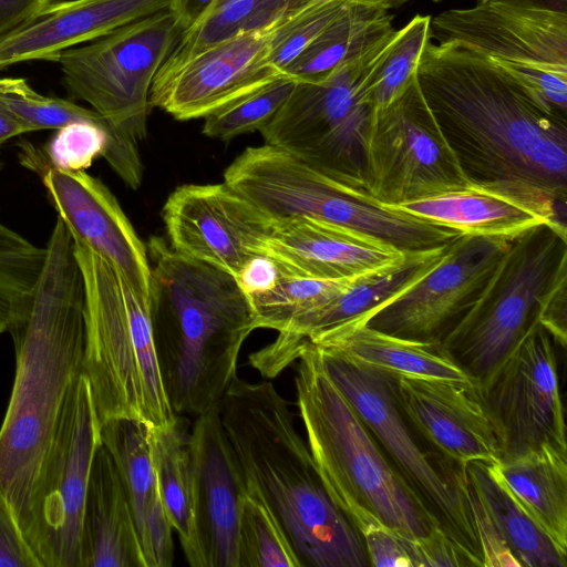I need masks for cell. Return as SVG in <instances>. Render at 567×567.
<instances>
[{
    "mask_svg": "<svg viewBox=\"0 0 567 567\" xmlns=\"http://www.w3.org/2000/svg\"><path fill=\"white\" fill-rule=\"evenodd\" d=\"M416 76L470 186L566 228L567 114L454 41L429 42Z\"/></svg>",
    "mask_w": 567,
    "mask_h": 567,
    "instance_id": "6da1fadb",
    "label": "cell"
},
{
    "mask_svg": "<svg viewBox=\"0 0 567 567\" xmlns=\"http://www.w3.org/2000/svg\"><path fill=\"white\" fill-rule=\"evenodd\" d=\"M32 301L12 322L16 371L0 427V497L27 529L40 467L68 391L82 372L84 284L73 237L56 217Z\"/></svg>",
    "mask_w": 567,
    "mask_h": 567,
    "instance_id": "7a4b0ae2",
    "label": "cell"
},
{
    "mask_svg": "<svg viewBox=\"0 0 567 567\" xmlns=\"http://www.w3.org/2000/svg\"><path fill=\"white\" fill-rule=\"evenodd\" d=\"M220 420L245 484L270 507L302 567L370 566L361 535L326 492L289 402L236 375Z\"/></svg>",
    "mask_w": 567,
    "mask_h": 567,
    "instance_id": "3957f363",
    "label": "cell"
},
{
    "mask_svg": "<svg viewBox=\"0 0 567 567\" xmlns=\"http://www.w3.org/2000/svg\"><path fill=\"white\" fill-rule=\"evenodd\" d=\"M151 319L161 374L176 414L220 405L240 350L256 330L234 276L188 258L159 237L147 245Z\"/></svg>",
    "mask_w": 567,
    "mask_h": 567,
    "instance_id": "277c9868",
    "label": "cell"
},
{
    "mask_svg": "<svg viewBox=\"0 0 567 567\" xmlns=\"http://www.w3.org/2000/svg\"><path fill=\"white\" fill-rule=\"evenodd\" d=\"M295 388L320 481L360 535L371 526L384 524L404 538L416 539L435 526L442 527L388 462L310 342L299 354Z\"/></svg>",
    "mask_w": 567,
    "mask_h": 567,
    "instance_id": "5b68a950",
    "label": "cell"
},
{
    "mask_svg": "<svg viewBox=\"0 0 567 567\" xmlns=\"http://www.w3.org/2000/svg\"><path fill=\"white\" fill-rule=\"evenodd\" d=\"M73 240L84 284L82 373L101 423L132 419L153 427L172 425L178 414L164 388L150 302L106 260Z\"/></svg>",
    "mask_w": 567,
    "mask_h": 567,
    "instance_id": "8992f818",
    "label": "cell"
},
{
    "mask_svg": "<svg viewBox=\"0 0 567 567\" xmlns=\"http://www.w3.org/2000/svg\"><path fill=\"white\" fill-rule=\"evenodd\" d=\"M224 182L271 220L308 218L373 237L403 254L447 247L463 233L378 203L364 188L337 181L293 154L248 147Z\"/></svg>",
    "mask_w": 567,
    "mask_h": 567,
    "instance_id": "52a82bcc",
    "label": "cell"
},
{
    "mask_svg": "<svg viewBox=\"0 0 567 567\" xmlns=\"http://www.w3.org/2000/svg\"><path fill=\"white\" fill-rule=\"evenodd\" d=\"M396 31L327 78L296 81L289 97L260 131L265 144L293 154L337 181L365 189L364 153L374 115L370 84Z\"/></svg>",
    "mask_w": 567,
    "mask_h": 567,
    "instance_id": "ba28073f",
    "label": "cell"
},
{
    "mask_svg": "<svg viewBox=\"0 0 567 567\" xmlns=\"http://www.w3.org/2000/svg\"><path fill=\"white\" fill-rule=\"evenodd\" d=\"M566 228L545 223L511 239L484 289L441 340L483 384L517 344L545 292L567 266Z\"/></svg>",
    "mask_w": 567,
    "mask_h": 567,
    "instance_id": "9c48e42d",
    "label": "cell"
},
{
    "mask_svg": "<svg viewBox=\"0 0 567 567\" xmlns=\"http://www.w3.org/2000/svg\"><path fill=\"white\" fill-rule=\"evenodd\" d=\"M182 32L166 9L64 51L58 63L69 100L86 102L117 131L144 140L154 78Z\"/></svg>",
    "mask_w": 567,
    "mask_h": 567,
    "instance_id": "30bf717a",
    "label": "cell"
},
{
    "mask_svg": "<svg viewBox=\"0 0 567 567\" xmlns=\"http://www.w3.org/2000/svg\"><path fill=\"white\" fill-rule=\"evenodd\" d=\"M318 351L328 374L390 455L402 478L435 515L471 564L482 566L464 473L460 468L437 467L420 449L399 408L393 377Z\"/></svg>",
    "mask_w": 567,
    "mask_h": 567,
    "instance_id": "8fae6325",
    "label": "cell"
},
{
    "mask_svg": "<svg viewBox=\"0 0 567 567\" xmlns=\"http://www.w3.org/2000/svg\"><path fill=\"white\" fill-rule=\"evenodd\" d=\"M102 423L81 372L65 396L34 487L24 536L42 567H78L85 495Z\"/></svg>",
    "mask_w": 567,
    "mask_h": 567,
    "instance_id": "7c38bea8",
    "label": "cell"
},
{
    "mask_svg": "<svg viewBox=\"0 0 567 567\" xmlns=\"http://www.w3.org/2000/svg\"><path fill=\"white\" fill-rule=\"evenodd\" d=\"M363 175L367 192L385 206L471 187L416 75L396 100L374 111Z\"/></svg>",
    "mask_w": 567,
    "mask_h": 567,
    "instance_id": "4fadbf2b",
    "label": "cell"
},
{
    "mask_svg": "<svg viewBox=\"0 0 567 567\" xmlns=\"http://www.w3.org/2000/svg\"><path fill=\"white\" fill-rule=\"evenodd\" d=\"M553 342L536 318L498 368L480 385L502 441V458L543 445L567 452Z\"/></svg>",
    "mask_w": 567,
    "mask_h": 567,
    "instance_id": "5bb4252c",
    "label": "cell"
},
{
    "mask_svg": "<svg viewBox=\"0 0 567 567\" xmlns=\"http://www.w3.org/2000/svg\"><path fill=\"white\" fill-rule=\"evenodd\" d=\"M430 33L496 62L567 74V0H482L431 18Z\"/></svg>",
    "mask_w": 567,
    "mask_h": 567,
    "instance_id": "9a60e30c",
    "label": "cell"
},
{
    "mask_svg": "<svg viewBox=\"0 0 567 567\" xmlns=\"http://www.w3.org/2000/svg\"><path fill=\"white\" fill-rule=\"evenodd\" d=\"M509 241L462 234L432 270L364 322L395 337L441 342L473 306Z\"/></svg>",
    "mask_w": 567,
    "mask_h": 567,
    "instance_id": "2e32d148",
    "label": "cell"
},
{
    "mask_svg": "<svg viewBox=\"0 0 567 567\" xmlns=\"http://www.w3.org/2000/svg\"><path fill=\"white\" fill-rule=\"evenodd\" d=\"M171 247L235 278L256 256L272 221L227 183L186 184L163 206Z\"/></svg>",
    "mask_w": 567,
    "mask_h": 567,
    "instance_id": "e0dca14e",
    "label": "cell"
},
{
    "mask_svg": "<svg viewBox=\"0 0 567 567\" xmlns=\"http://www.w3.org/2000/svg\"><path fill=\"white\" fill-rule=\"evenodd\" d=\"M276 24L234 35L181 63L162 65L151 87V106L179 121L204 118L281 76L268 61Z\"/></svg>",
    "mask_w": 567,
    "mask_h": 567,
    "instance_id": "ac0fdd59",
    "label": "cell"
},
{
    "mask_svg": "<svg viewBox=\"0 0 567 567\" xmlns=\"http://www.w3.org/2000/svg\"><path fill=\"white\" fill-rule=\"evenodd\" d=\"M405 420L456 467L496 464L502 441L476 381L393 377Z\"/></svg>",
    "mask_w": 567,
    "mask_h": 567,
    "instance_id": "d6986e66",
    "label": "cell"
},
{
    "mask_svg": "<svg viewBox=\"0 0 567 567\" xmlns=\"http://www.w3.org/2000/svg\"><path fill=\"white\" fill-rule=\"evenodd\" d=\"M42 182L73 239L106 260L150 302L152 278L146 246L109 187L85 171L52 167L44 171Z\"/></svg>",
    "mask_w": 567,
    "mask_h": 567,
    "instance_id": "ffe728a7",
    "label": "cell"
},
{
    "mask_svg": "<svg viewBox=\"0 0 567 567\" xmlns=\"http://www.w3.org/2000/svg\"><path fill=\"white\" fill-rule=\"evenodd\" d=\"M447 247L405 254L393 264L352 279L333 298L295 318L272 342L249 354L250 365L265 378H276L298 360L306 341L347 322L365 321L432 270Z\"/></svg>",
    "mask_w": 567,
    "mask_h": 567,
    "instance_id": "44dd1931",
    "label": "cell"
},
{
    "mask_svg": "<svg viewBox=\"0 0 567 567\" xmlns=\"http://www.w3.org/2000/svg\"><path fill=\"white\" fill-rule=\"evenodd\" d=\"M189 446L202 567H238V508L245 480L221 424L220 405L197 415Z\"/></svg>",
    "mask_w": 567,
    "mask_h": 567,
    "instance_id": "7402d4cb",
    "label": "cell"
},
{
    "mask_svg": "<svg viewBox=\"0 0 567 567\" xmlns=\"http://www.w3.org/2000/svg\"><path fill=\"white\" fill-rule=\"evenodd\" d=\"M169 2L171 0L52 1L31 20L0 37V71L34 60L58 63L64 51L166 10Z\"/></svg>",
    "mask_w": 567,
    "mask_h": 567,
    "instance_id": "603a6c76",
    "label": "cell"
},
{
    "mask_svg": "<svg viewBox=\"0 0 567 567\" xmlns=\"http://www.w3.org/2000/svg\"><path fill=\"white\" fill-rule=\"evenodd\" d=\"M262 254L282 269L327 280L353 279L405 254L359 231L308 218L271 220Z\"/></svg>",
    "mask_w": 567,
    "mask_h": 567,
    "instance_id": "cb8c5ba5",
    "label": "cell"
},
{
    "mask_svg": "<svg viewBox=\"0 0 567 567\" xmlns=\"http://www.w3.org/2000/svg\"><path fill=\"white\" fill-rule=\"evenodd\" d=\"M153 426L132 419L102 424V445L118 471L146 567H171L173 527L159 494L152 449Z\"/></svg>",
    "mask_w": 567,
    "mask_h": 567,
    "instance_id": "d4e9b609",
    "label": "cell"
},
{
    "mask_svg": "<svg viewBox=\"0 0 567 567\" xmlns=\"http://www.w3.org/2000/svg\"><path fill=\"white\" fill-rule=\"evenodd\" d=\"M78 567H146L118 471L103 445L91 467Z\"/></svg>",
    "mask_w": 567,
    "mask_h": 567,
    "instance_id": "484cf974",
    "label": "cell"
},
{
    "mask_svg": "<svg viewBox=\"0 0 567 567\" xmlns=\"http://www.w3.org/2000/svg\"><path fill=\"white\" fill-rule=\"evenodd\" d=\"M306 342L391 377L476 381L441 342L395 337L369 327L363 320L347 322Z\"/></svg>",
    "mask_w": 567,
    "mask_h": 567,
    "instance_id": "4316f807",
    "label": "cell"
},
{
    "mask_svg": "<svg viewBox=\"0 0 567 567\" xmlns=\"http://www.w3.org/2000/svg\"><path fill=\"white\" fill-rule=\"evenodd\" d=\"M491 466L526 514L567 555V452L543 445Z\"/></svg>",
    "mask_w": 567,
    "mask_h": 567,
    "instance_id": "83f0119b",
    "label": "cell"
},
{
    "mask_svg": "<svg viewBox=\"0 0 567 567\" xmlns=\"http://www.w3.org/2000/svg\"><path fill=\"white\" fill-rule=\"evenodd\" d=\"M392 207L419 218L454 228L463 234L507 240L535 226L545 223L551 224L518 202L473 187Z\"/></svg>",
    "mask_w": 567,
    "mask_h": 567,
    "instance_id": "f1b7e54d",
    "label": "cell"
},
{
    "mask_svg": "<svg viewBox=\"0 0 567 567\" xmlns=\"http://www.w3.org/2000/svg\"><path fill=\"white\" fill-rule=\"evenodd\" d=\"M393 14L365 3H352L282 72L295 81H316L330 75L390 34Z\"/></svg>",
    "mask_w": 567,
    "mask_h": 567,
    "instance_id": "f546056e",
    "label": "cell"
},
{
    "mask_svg": "<svg viewBox=\"0 0 567 567\" xmlns=\"http://www.w3.org/2000/svg\"><path fill=\"white\" fill-rule=\"evenodd\" d=\"M190 430L177 415L165 427H153V461L162 502L188 565L202 567L196 537Z\"/></svg>",
    "mask_w": 567,
    "mask_h": 567,
    "instance_id": "4dcf8cb0",
    "label": "cell"
},
{
    "mask_svg": "<svg viewBox=\"0 0 567 567\" xmlns=\"http://www.w3.org/2000/svg\"><path fill=\"white\" fill-rule=\"evenodd\" d=\"M462 470L522 567L567 566V555L526 514L491 464L472 462Z\"/></svg>",
    "mask_w": 567,
    "mask_h": 567,
    "instance_id": "1f68e13d",
    "label": "cell"
},
{
    "mask_svg": "<svg viewBox=\"0 0 567 567\" xmlns=\"http://www.w3.org/2000/svg\"><path fill=\"white\" fill-rule=\"evenodd\" d=\"M307 1L214 0L182 35L163 65H174L200 51L245 32L267 29Z\"/></svg>",
    "mask_w": 567,
    "mask_h": 567,
    "instance_id": "d6a6232c",
    "label": "cell"
},
{
    "mask_svg": "<svg viewBox=\"0 0 567 567\" xmlns=\"http://www.w3.org/2000/svg\"><path fill=\"white\" fill-rule=\"evenodd\" d=\"M238 567H302L279 520L246 484L238 508Z\"/></svg>",
    "mask_w": 567,
    "mask_h": 567,
    "instance_id": "836d02e7",
    "label": "cell"
},
{
    "mask_svg": "<svg viewBox=\"0 0 567 567\" xmlns=\"http://www.w3.org/2000/svg\"><path fill=\"white\" fill-rule=\"evenodd\" d=\"M276 265L279 269L276 284L266 291L247 296L256 329L282 331L295 318L327 302L352 280L293 275Z\"/></svg>",
    "mask_w": 567,
    "mask_h": 567,
    "instance_id": "e575fe53",
    "label": "cell"
},
{
    "mask_svg": "<svg viewBox=\"0 0 567 567\" xmlns=\"http://www.w3.org/2000/svg\"><path fill=\"white\" fill-rule=\"evenodd\" d=\"M47 256L0 220V320L7 328L29 308Z\"/></svg>",
    "mask_w": 567,
    "mask_h": 567,
    "instance_id": "d590c367",
    "label": "cell"
},
{
    "mask_svg": "<svg viewBox=\"0 0 567 567\" xmlns=\"http://www.w3.org/2000/svg\"><path fill=\"white\" fill-rule=\"evenodd\" d=\"M430 22V16L416 14L398 29L388 54L371 79L370 100L374 111L396 100L415 78L422 53L431 42Z\"/></svg>",
    "mask_w": 567,
    "mask_h": 567,
    "instance_id": "8d00e7d4",
    "label": "cell"
},
{
    "mask_svg": "<svg viewBox=\"0 0 567 567\" xmlns=\"http://www.w3.org/2000/svg\"><path fill=\"white\" fill-rule=\"evenodd\" d=\"M296 81L281 75L204 117L203 134L230 141L261 131L277 114L293 90Z\"/></svg>",
    "mask_w": 567,
    "mask_h": 567,
    "instance_id": "74e56055",
    "label": "cell"
},
{
    "mask_svg": "<svg viewBox=\"0 0 567 567\" xmlns=\"http://www.w3.org/2000/svg\"><path fill=\"white\" fill-rule=\"evenodd\" d=\"M352 3L342 0H309L290 11L272 29L268 47L269 64L282 74Z\"/></svg>",
    "mask_w": 567,
    "mask_h": 567,
    "instance_id": "f35d334b",
    "label": "cell"
},
{
    "mask_svg": "<svg viewBox=\"0 0 567 567\" xmlns=\"http://www.w3.org/2000/svg\"><path fill=\"white\" fill-rule=\"evenodd\" d=\"M0 107L18 120L28 133L56 131L71 123L103 118L94 110L80 106L69 99L39 94L22 78H14L11 86L0 92Z\"/></svg>",
    "mask_w": 567,
    "mask_h": 567,
    "instance_id": "ab89813d",
    "label": "cell"
},
{
    "mask_svg": "<svg viewBox=\"0 0 567 567\" xmlns=\"http://www.w3.org/2000/svg\"><path fill=\"white\" fill-rule=\"evenodd\" d=\"M464 472V471H463ZM465 477V475H464ZM466 496L476 530L482 566L485 567H522L502 533L496 526L485 504L465 478Z\"/></svg>",
    "mask_w": 567,
    "mask_h": 567,
    "instance_id": "60d3db41",
    "label": "cell"
},
{
    "mask_svg": "<svg viewBox=\"0 0 567 567\" xmlns=\"http://www.w3.org/2000/svg\"><path fill=\"white\" fill-rule=\"evenodd\" d=\"M369 564L377 567H414L411 540L384 524L369 527L361 534Z\"/></svg>",
    "mask_w": 567,
    "mask_h": 567,
    "instance_id": "b9f144b4",
    "label": "cell"
},
{
    "mask_svg": "<svg viewBox=\"0 0 567 567\" xmlns=\"http://www.w3.org/2000/svg\"><path fill=\"white\" fill-rule=\"evenodd\" d=\"M414 567L472 565L463 550L443 530L433 527L425 536L411 540Z\"/></svg>",
    "mask_w": 567,
    "mask_h": 567,
    "instance_id": "7bdbcfd3",
    "label": "cell"
},
{
    "mask_svg": "<svg viewBox=\"0 0 567 567\" xmlns=\"http://www.w3.org/2000/svg\"><path fill=\"white\" fill-rule=\"evenodd\" d=\"M0 567H42L17 518L0 497Z\"/></svg>",
    "mask_w": 567,
    "mask_h": 567,
    "instance_id": "ee69618b",
    "label": "cell"
},
{
    "mask_svg": "<svg viewBox=\"0 0 567 567\" xmlns=\"http://www.w3.org/2000/svg\"><path fill=\"white\" fill-rule=\"evenodd\" d=\"M567 266L557 274L549 289L543 296L537 320L551 336L553 340L565 348L567 343Z\"/></svg>",
    "mask_w": 567,
    "mask_h": 567,
    "instance_id": "f6af8a7d",
    "label": "cell"
},
{
    "mask_svg": "<svg viewBox=\"0 0 567 567\" xmlns=\"http://www.w3.org/2000/svg\"><path fill=\"white\" fill-rule=\"evenodd\" d=\"M279 278L276 262L266 255L254 257L235 278L247 296L270 289Z\"/></svg>",
    "mask_w": 567,
    "mask_h": 567,
    "instance_id": "bcb514c9",
    "label": "cell"
},
{
    "mask_svg": "<svg viewBox=\"0 0 567 567\" xmlns=\"http://www.w3.org/2000/svg\"><path fill=\"white\" fill-rule=\"evenodd\" d=\"M53 0H0V37L31 20Z\"/></svg>",
    "mask_w": 567,
    "mask_h": 567,
    "instance_id": "7dc6e473",
    "label": "cell"
},
{
    "mask_svg": "<svg viewBox=\"0 0 567 567\" xmlns=\"http://www.w3.org/2000/svg\"><path fill=\"white\" fill-rule=\"evenodd\" d=\"M214 0H171L168 10L183 31L192 27Z\"/></svg>",
    "mask_w": 567,
    "mask_h": 567,
    "instance_id": "c3c4849f",
    "label": "cell"
},
{
    "mask_svg": "<svg viewBox=\"0 0 567 567\" xmlns=\"http://www.w3.org/2000/svg\"><path fill=\"white\" fill-rule=\"evenodd\" d=\"M28 133L24 126L6 110L0 107V147L8 140Z\"/></svg>",
    "mask_w": 567,
    "mask_h": 567,
    "instance_id": "681fc988",
    "label": "cell"
},
{
    "mask_svg": "<svg viewBox=\"0 0 567 567\" xmlns=\"http://www.w3.org/2000/svg\"><path fill=\"white\" fill-rule=\"evenodd\" d=\"M301 1H309V0H301ZM342 1H348V2H353V3L373 4V6H378V7L389 10V9H398L413 0H342Z\"/></svg>",
    "mask_w": 567,
    "mask_h": 567,
    "instance_id": "f907efd6",
    "label": "cell"
},
{
    "mask_svg": "<svg viewBox=\"0 0 567 567\" xmlns=\"http://www.w3.org/2000/svg\"><path fill=\"white\" fill-rule=\"evenodd\" d=\"M13 82V78H2L0 79V92L10 87Z\"/></svg>",
    "mask_w": 567,
    "mask_h": 567,
    "instance_id": "816d5d0a",
    "label": "cell"
},
{
    "mask_svg": "<svg viewBox=\"0 0 567 567\" xmlns=\"http://www.w3.org/2000/svg\"><path fill=\"white\" fill-rule=\"evenodd\" d=\"M7 331V324L2 320H0V333Z\"/></svg>",
    "mask_w": 567,
    "mask_h": 567,
    "instance_id": "f5cc1de1",
    "label": "cell"
},
{
    "mask_svg": "<svg viewBox=\"0 0 567 567\" xmlns=\"http://www.w3.org/2000/svg\"><path fill=\"white\" fill-rule=\"evenodd\" d=\"M433 1L437 2V1H440V0H433ZM477 1H482V0H477Z\"/></svg>",
    "mask_w": 567,
    "mask_h": 567,
    "instance_id": "db71d44e",
    "label": "cell"
}]
</instances>
